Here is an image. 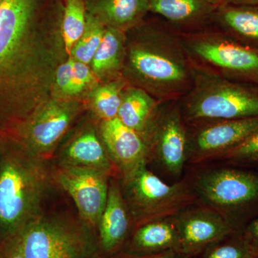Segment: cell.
Listing matches in <instances>:
<instances>
[{"label": "cell", "instance_id": "1", "mask_svg": "<svg viewBox=\"0 0 258 258\" xmlns=\"http://www.w3.org/2000/svg\"><path fill=\"white\" fill-rule=\"evenodd\" d=\"M62 0H4L0 5V133L21 124L52 97L69 58L61 32Z\"/></svg>", "mask_w": 258, "mask_h": 258}, {"label": "cell", "instance_id": "2", "mask_svg": "<svg viewBox=\"0 0 258 258\" xmlns=\"http://www.w3.org/2000/svg\"><path fill=\"white\" fill-rule=\"evenodd\" d=\"M122 75L159 101H179L192 85V62L180 35L142 23L126 32Z\"/></svg>", "mask_w": 258, "mask_h": 258}, {"label": "cell", "instance_id": "3", "mask_svg": "<svg viewBox=\"0 0 258 258\" xmlns=\"http://www.w3.org/2000/svg\"><path fill=\"white\" fill-rule=\"evenodd\" d=\"M54 185L51 161L5 135L0 151V242L23 232L45 212L44 203Z\"/></svg>", "mask_w": 258, "mask_h": 258}, {"label": "cell", "instance_id": "4", "mask_svg": "<svg viewBox=\"0 0 258 258\" xmlns=\"http://www.w3.org/2000/svg\"><path fill=\"white\" fill-rule=\"evenodd\" d=\"M193 82L179 100L186 123L258 116V86L222 77L192 63Z\"/></svg>", "mask_w": 258, "mask_h": 258}, {"label": "cell", "instance_id": "5", "mask_svg": "<svg viewBox=\"0 0 258 258\" xmlns=\"http://www.w3.org/2000/svg\"><path fill=\"white\" fill-rule=\"evenodd\" d=\"M197 203L215 210L237 232L258 217V170L222 165L190 176Z\"/></svg>", "mask_w": 258, "mask_h": 258}, {"label": "cell", "instance_id": "6", "mask_svg": "<svg viewBox=\"0 0 258 258\" xmlns=\"http://www.w3.org/2000/svg\"><path fill=\"white\" fill-rule=\"evenodd\" d=\"M25 258H101L96 232L80 219L44 212L22 232Z\"/></svg>", "mask_w": 258, "mask_h": 258}, {"label": "cell", "instance_id": "7", "mask_svg": "<svg viewBox=\"0 0 258 258\" xmlns=\"http://www.w3.org/2000/svg\"><path fill=\"white\" fill-rule=\"evenodd\" d=\"M119 181L134 227L176 216L197 203L190 176L169 184L144 166L132 177Z\"/></svg>", "mask_w": 258, "mask_h": 258}, {"label": "cell", "instance_id": "8", "mask_svg": "<svg viewBox=\"0 0 258 258\" xmlns=\"http://www.w3.org/2000/svg\"><path fill=\"white\" fill-rule=\"evenodd\" d=\"M191 62L225 79L258 86V49L223 32L180 35Z\"/></svg>", "mask_w": 258, "mask_h": 258}, {"label": "cell", "instance_id": "9", "mask_svg": "<svg viewBox=\"0 0 258 258\" xmlns=\"http://www.w3.org/2000/svg\"><path fill=\"white\" fill-rule=\"evenodd\" d=\"M87 110L82 100L51 97L21 124L4 134L28 152L51 161L76 120Z\"/></svg>", "mask_w": 258, "mask_h": 258}, {"label": "cell", "instance_id": "10", "mask_svg": "<svg viewBox=\"0 0 258 258\" xmlns=\"http://www.w3.org/2000/svg\"><path fill=\"white\" fill-rule=\"evenodd\" d=\"M149 163L177 181L187 164L188 132L179 101L161 102L145 139Z\"/></svg>", "mask_w": 258, "mask_h": 258}, {"label": "cell", "instance_id": "11", "mask_svg": "<svg viewBox=\"0 0 258 258\" xmlns=\"http://www.w3.org/2000/svg\"><path fill=\"white\" fill-rule=\"evenodd\" d=\"M187 123V164L217 161L258 132V116Z\"/></svg>", "mask_w": 258, "mask_h": 258}, {"label": "cell", "instance_id": "12", "mask_svg": "<svg viewBox=\"0 0 258 258\" xmlns=\"http://www.w3.org/2000/svg\"><path fill=\"white\" fill-rule=\"evenodd\" d=\"M52 172L55 186L72 198L78 216L96 232L106 206L111 176L91 169L64 167L52 164Z\"/></svg>", "mask_w": 258, "mask_h": 258}, {"label": "cell", "instance_id": "13", "mask_svg": "<svg viewBox=\"0 0 258 258\" xmlns=\"http://www.w3.org/2000/svg\"><path fill=\"white\" fill-rule=\"evenodd\" d=\"M99 123V120L89 113L69 139L60 144L51 163L64 167L91 169L118 178V171L102 140Z\"/></svg>", "mask_w": 258, "mask_h": 258}, {"label": "cell", "instance_id": "14", "mask_svg": "<svg viewBox=\"0 0 258 258\" xmlns=\"http://www.w3.org/2000/svg\"><path fill=\"white\" fill-rule=\"evenodd\" d=\"M178 252L196 258L210 244L237 232L220 214L198 203L176 215Z\"/></svg>", "mask_w": 258, "mask_h": 258}, {"label": "cell", "instance_id": "15", "mask_svg": "<svg viewBox=\"0 0 258 258\" xmlns=\"http://www.w3.org/2000/svg\"><path fill=\"white\" fill-rule=\"evenodd\" d=\"M99 132L118 179L125 180L149 162L147 142L140 134L122 123L118 118L100 121Z\"/></svg>", "mask_w": 258, "mask_h": 258}, {"label": "cell", "instance_id": "16", "mask_svg": "<svg viewBox=\"0 0 258 258\" xmlns=\"http://www.w3.org/2000/svg\"><path fill=\"white\" fill-rule=\"evenodd\" d=\"M134 228V222L123 198L119 179L111 177L108 198L96 229L101 258H112L121 249Z\"/></svg>", "mask_w": 258, "mask_h": 258}, {"label": "cell", "instance_id": "17", "mask_svg": "<svg viewBox=\"0 0 258 258\" xmlns=\"http://www.w3.org/2000/svg\"><path fill=\"white\" fill-rule=\"evenodd\" d=\"M179 233L176 216L136 226L118 254L112 258L142 257L176 250Z\"/></svg>", "mask_w": 258, "mask_h": 258}, {"label": "cell", "instance_id": "18", "mask_svg": "<svg viewBox=\"0 0 258 258\" xmlns=\"http://www.w3.org/2000/svg\"><path fill=\"white\" fill-rule=\"evenodd\" d=\"M86 6L105 26L125 32L141 25L149 12L148 0H86Z\"/></svg>", "mask_w": 258, "mask_h": 258}, {"label": "cell", "instance_id": "19", "mask_svg": "<svg viewBox=\"0 0 258 258\" xmlns=\"http://www.w3.org/2000/svg\"><path fill=\"white\" fill-rule=\"evenodd\" d=\"M149 11L165 18L184 34L196 32V28L215 14L217 7L203 0H148ZM183 35V34H182Z\"/></svg>", "mask_w": 258, "mask_h": 258}, {"label": "cell", "instance_id": "20", "mask_svg": "<svg viewBox=\"0 0 258 258\" xmlns=\"http://www.w3.org/2000/svg\"><path fill=\"white\" fill-rule=\"evenodd\" d=\"M125 52L126 32L106 27L103 40L90 64L100 82L123 77Z\"/></svg>", "mask_w": 258, "mask_h": 258}, {"label": "cell", "instance_id": "21", "mask_svg": "<svg viewBox=\"0 0 258 258\" xmlns=\"http://www.w3.org/2000/svg\"><path fill=\"white\" fill-rule=\"evenodd\" d=\"M160 103L142 88L128 84L122 93L117 118L122 123L140 134L145 140Z\"/></svg>", "mask_w": 258, "mask_h": 258}, {"label": "cell", "instance_id": "22", "mask_svg": "<svg viewBox=\"0 0 258 258\" xmlns=\"http://www.w3.org/2000/svg\"><path fill=\"white\" fill-rule=\"evenodd\" d=\"M222 32L258 49V5H222L215 12Z\"/></svg>", "mask_w": 258, "mask_h": 258}, {"label": "cell", "instance_id": "23", "mask_svg": "<svg viewBox=\"0 0 258 258\" xmlns=\"http://www.w3.org/2000/svg\"><path fill=\"white\" fill-rule=\"evenodd\" d=\"M128 85L123 77L100 83L88 93L86 100L87 110L99 121L116 118L122 93Z\"/></svg>", "mask_w": 258, "mask_h": 258}, {"label": "cell", "instance_id": "24", "mask_svg": "<svg viewBox=\"0 0 258 258\" xmlns=\"http://www.w3.org/2000/svg\"><path fill=\"white\" fill-rule=\"evenodd\" d=\"M61 32L64 47L70 55L73 47L83 35L86 28V0H62Z\"/></svg>", "mask_w": 258, "mask_h": 258}, {"label": "cell", "instance_id": "25", "mask_svg": "<svg viewBox=\"0 0 258 258\" xmlns=\"http://www.w3.org/2000/svg\"><path fill=\"white\" fill-rule=\"evenodd\" d=\"M106 29L98 19L87 13L84 32L71 50L69 57L90 66L103 40Z\"/></svg>", "mask_w": 258, "mask_h": 258}, {"label": "cell", "instance_id": "26", "mask_svg": "<svg viewBox=\"0 0 258 258\" xmlns=\"http://www.w3.org/2000/svg\"><path fill=\"white\" fill-rule=\"evenodd\" d=\"M196 258H254L240 232L210 244Z\"/></svg>", "mask_w": 258, "mask_h": 258}, {"label": "cell", "instance_id": "27", "mask_svg": "<svg viewBox=\"0 0 258 258\" xmlns=\"http://www.w3.org/2000/svg\"><path fill=\"white\" fill-rule=\"evenodd\" d=\"M217 161L224 165L258 170V132Z\"/></svg>", "mask_w": 258, "mask_h": 258}, {"label": "cell", "instance_id": "28", "mask_svg": "<svg viewBox=\"0 0 258 258\" xmlns=\"http://www.w3.org/2000/svg\"><path fill=\"white\" fill-rule=\"evenodd\" d=\"M72 62L71 99L84 101L82 96L86 93L88 95L101 82L93 74L91 66L74 59H72Z\"/></svg>", "mask_w": 258, "mask_h": 258}, {"label": "cell", "instance_id": "29", "mask_svg": "<svg viewBox=\"0 0 258 258\" xmlns=\"http://www.w3.org/2000/svg\"><path fill=\"white\" fill-rule=\"evenodd\" d=\"M72 70L73 62L71 57L59 66L55 73L52 97L71 100Z\"/></svg>", "mask_w": 258, "mask_h": 258}, {"label": "cell", "instance_id": "30", "mask_svg": "<svg viewBox=\"0 0 258 258\" xmlns=\"http://www.w3.org/2000/svg\"><path fill=\"white\" fill-rule=\"evenodd\" d=\"M22 232L10 236L1 241V258H25Z\"/></svg>", "mask_w": 258, "mask_h": 258}, {"label": "cell", "instance_id": "31", "mask_svg": "<svg viewBox=\"0 0 258 258\" xmlns=\"http://www.w3.org/2000/svg\"><path fill=\"white\" fill-rule=\"evenodd\" d=\"M241 235L254 258H258V217L240 231Z\"/></svg>", "mask_w": 258, "mask_h": 258}, {"label": "cell", "instance_id": "32", "mask_svg": "<svg viewBox=\"0 0 258 258\" xmlns=\"http://www.w3.org/2000/svg\"><path fill=\"white\" fill-rule=\"evenodd\" d=\"M119 258H186L176 250L168 251L163 253L152 254V255L142 256V257H119Z\"/></svg>", "mask_w": 258, "mask_h": 258}, {"label": "cell", "instance_id": "33", "mask_svg": "<svg viewBox=\"0 0 258 258\" xmlns=\"http://www.w3.org/2000/svg\"><path fill=\"white\" fill-rule=\"evenodd\" d=\"M222 5H258V0H223Z\"/></svg>", "mask_w": 258, "mask_h": 258}, {"label": "cell", "instance_id": "34", "mask_svg": "<svg viewBox=\"0 0 258 258\" xmlns=\"http://www.w3.org/2000/svg\"><path fill=\"white\" fill-rule=\"evenodd\" d=\"M203 1L208 3V4L217 7V8H218L219 6L223 4V0H203Z\"/></svg>", "mask_w": 258, "mask_h": 258}, {"label": "cell", "instance_id": "35", "mask_svg": "<svg viewBox=\"0 0 258 258\" xmlns=\"http://www.w3.org/2000/svg\"><path fill=\"white\" fill-rule=\"evenodd\" d=\"M5 142V135L3 134L0 133V151H1L2 148H3V144Z\"/></svg>", "mask_w": 258, "mask_h": 258}, {"label": "cell", "instance_id": "36", "mask_svg": "<svg viewBox=\"0 0 258 258\" xmlns=\"http://www.w3.org/2000/svg\"><path fill=\"white\" fill-rule=\"evenodd\" d=\"M0 258H1V242H0Z\"/></svg>", "mask_w": 258, "mask_h": 258}, {"label": "cell", "instance_id": "37", "mask_svg": "<svg viewBox=\"0 0 258 258\" xmlns=\"http://www.w3.org/2000/svg\"><path fill=\"white\" fill-rule=\"evenodd\" d=\"M4 1V0H0V5H1L2 3H3V2Z\"/></svg>", "mask_w": 258, "mask_h": 258}]
</instances>
